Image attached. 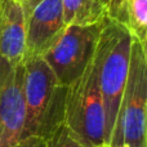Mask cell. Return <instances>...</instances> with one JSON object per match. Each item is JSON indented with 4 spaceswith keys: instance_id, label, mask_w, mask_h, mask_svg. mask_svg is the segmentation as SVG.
<instances>
[{
    "instance_id": "cell-4",
    "label": "cell",
    "mask_w": 147,
    "mask_h": 147,
    "mask_svg": "<svg viewBox=\"0 0 147 147\" xmlns=\"http://www.w3.org/2000/svg\"><path fill=\"white\" fill-rule=\"evenodd\" d=\"M63 124L90 147H106L105 110L94 54L80 76L67 86Z\"/></svg>"
},
{
    "instance_id": "cell-8",
    "label": "cell",
    "mask_w": 147,
    "mask_h": 147,
    "mask_svg": "<svg viewBox=\"0 0 147 147\" xmlns=\"http://www.w3.org/2000/svg\"><path fill=\"white\" fill-rule=\"evenodd\" d=\"M106 20L125 28L133 39L147 43V0H110Z\"/></svg>"
},
{
    "instance_id": "cell-1",
    "label": "cell",
    "mask_w": 147,
    "mask_h": 147,
    "mask_svg": "<svg viewBox=\"0 0 147 147\" xmlns=\"http://www.w3.org/2000/svg\"><path fill=\"white\" fill-rule=\"evenodd\" d=\"M26 117L22 138H48L63 124L67 86L54 76L41 56L23 59Z\"/></svg>"
},
{
    "instance_id": "cell-5",
    "label": "cell",
    "mask_w": 147,
    "mask_h": 147,
    "mask_svg": "<svg viewBox=\"0 0 147 147\" xmlns=\"http://www.w3.org/2000/svg\"><path fill=\"white\" fill-rule=\"evenodd\" d=\"M103 22L66 26L57 40L41 56L61 84L69 86L88 66L96 51Z\"/></svg>"
},
{
    "instance_id": "cell-12",
    "label": "cell",
    "mask_w": 147,
    "mask_h": 147,
    "mask_svg": "<svg viewBox=\"0 0 147 147\" xmlns=\"http://www.w3.org/2000/svg\"><path fill=\"white\" fill-rule=\"evenodd\" d=\"M18 1H25V0H18Z\"/></svg>"
},
{
    "instance_id": "cell-7",
    "label": "cell",
    "mask_w": 147,
    "mask_h": 147,
    "mask_svg": "<svg viewBox=\"0 0 147 147\" xmlns=\"http://www.w3.org/2000/svg\"><path fill=\"white\" fill-rule=\"evenodd\" d=\"M23 80L22 62L0 85V147H13L22 140L26 117Z\"/></svg>"
},
{
    "instance_id": "cell-6",
    "label": "cell",
    "mask_w": 147,
    "mask_h": 147,
    "mask_svg": "<svg viewBox=\"0 0 147 147\" xmlns=\"http://www.w3.org/2000/svg\"><path fill=\"white\" fill-rule=\"evenodd\" d=\"M25 21V58L43 56L66 27L62 0L21 1Z\"/></svg>"
},
{
    "instance_id": "cell-2",
    "label": "cell",
    "mask_w": 147,
    "mask_h": 147,
    "mask_svg": "<svg viewBox=\"0 0 147 147\" xmlns=\"http://www.w3.org/2000/svg\"><path fill=\"white\" fill-rule=\"evenodd\" d=\"M132 40V35L125 28L105 20L94 51V58L105 110L106 147L128 79Z\"/></svg>"
},
{
    "instance_id": "cell-3",
    "label": "cell",
    "mask_w": 147,
    "mask_h": 147,
    "mask_svg": "<svg viewBox=\"0 0 147 147\" xmlns=\"http://www.w3.org/2000/svg\"><path fill=\"white\" fill-rule=\"evenodd\" d=\"M147 49L133 39L129 71L107 147H147Z\"/></svg>"
},
{
    "instance_id": "cell-10",
    "label": "cell",
    "mask_w": 147,
    "mask_h": 147,
    "mask_svg": "<svg viewBox=\"0 0 147 147\" xmlns=\"http://www.w3.org/2000/svg\"><path fill=\"white\" fill-rule=\"evenodd\" d=\"M47 147H90L75 137L65 124H61L48 138H45Z\"/></svg>"
},
{
    "instance_id": "cell-9",
    "label": "cell",
    "mask_w": 147,
    "mask_h": 147,
    "mask_svg": "<svg viewBox=\"0 0 147 147\" xmlns=\"http://www.w3.org/2000/svg\"><path fill=\"white\" fill-rule=\"evenodd\" d=\"M110 0H62L63 18L69 25H96L106 20Z\"/></svg>"
},
{
    "instance_id": "cell-11",
    "label": "cell",
    "mask_w": 147,
    "mask_h": 147,
    "mask_svg": "<svg viewBox=\"0 0 147 147\" xmlns=\"http://www.w3.org/2000/svg\"><path fill=\"white\" fill-rule=\"evenodd\" d=\"M13 147H47L45 141L39 137H27L22 138L18 143H16Z\"/></svg>"
}]
</instances>
